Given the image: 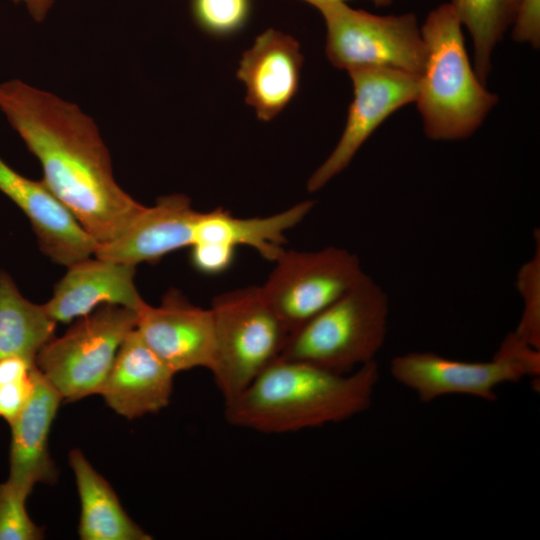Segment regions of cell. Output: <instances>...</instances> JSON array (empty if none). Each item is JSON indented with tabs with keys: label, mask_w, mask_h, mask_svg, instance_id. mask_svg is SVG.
<instances>
[{
	"label": "cell",
	"mask_w": 540,
	"mask_h": 540,
	"mask_svg": "<svg viewBox=\"0 0 540 540\" xmlns=\"http://www.w3.org/2000/svg\"><path fill=\"white\" fill-rule=\"evenodd\" d=\"M0 111L39 160L42 181L98 244L142 212L117 184L99 129L78 105L14 78L0 82Z\"/></svg>",
	"instance_id": "cell-1"
},
{
	"label": "cell",
	"mask_w": 540,
	"mask_h": 540,
	"mask_svg": "<svg viewBox=\"0 0 540 540\" xmlns=\"http://www.w3.org/2000/svg\"><path fill=\"white\" fill-rule=\"evenodd\" d=\"M379 379L375 360L346 374L279 358L224 402L229 424L280 434L346 420L370 403Z\"/></svg>",
	"instance_id": "cell-2"
},
{
	"label": "cell",
	"mask_w": 540,
	"mask_h": 540,
	"mask_svg": "<svg viewBox=\"0 0 540 540\" xmlns=\"http://www.w3.org/2000/svg\"><path fill=\"white\" fill-rule=\"evenodd\" d=\"M426 61L416 99L426 136L454 141L470 137L498 103L478 79L465 48L462 24L450 3L429 12L420 28Z\"/></svg>",
	"instance_id": "cell-3"
},
{
	"label": "cell",
	"mask_w": 540,
	"mask_h": 540,
	"mask_svg": "<svg viewBox=\"0 0 540 540\" xmlns=\"http://www.w3.org/2000/svg\"><path fill=\"white\" fill-rule=\"evenodd\" d=\"M388 296L366 273L343 296L292 331L280 358L346 374L375 360L384 344Z\"/></svg>",
	"instance_id": "cell-4"
},
{
	"label": "cell",
	"mask_w": 540,
	"mask_h": 540,
	"mask_svg": "<svg viewBox=\"0 0 540 540\" xmlns=\"http://www.w3.org/2000/svg\"><path fill=\"white\" fill-rule=\"evenodd\" d=\"M210 310L214 349L209 370L226 402L281 357L290 332L259 286L218 294Z\"/></svg>",
	"instance_id": "cell-5"
},
{
	"label": "cell",
	"mask_w": 540,
	"mask_h": 540,
	"mask_svg": "<svg viewBox=\"0 0 540 540\" xmlns=\"http://www.w3.org/2000/svg\"><path fill=\"white\" fill-rule=\"evenodd\" d=\"M137 311L102 305L76 319L60 337L51 338L38 352L35 365L58 391L72 402L99 394L127 335L136 328Z\"/></svg>",
	"instance_id": "cell-6"
},
{
	"label": "cell",
	"mask_w": 540,
	"mask_h": 540,
	"mask_svg": "<svg viewBox=\"0 0 540 540\" xmlns=\"http://www.w3.org/2000/svg\"><path fill=\"white\" fill-rule=\"evenodd\" d=\"M317 9L326 24V56L334 67L388 68L421 75L426 47L414 13L380 16L344 2Z\"/></svg>",
	"instance_id": "cell-7"
},
{
	"label": "cell",
	"mask_w": 540,
	"mask_h": 540,
	"mask_svg": "<svg viewBox=\"0 0 540 540\" xmlns=\"http://www.w3.org/2000/svg\"><path fill=\"white\" fill-rule=\"evenodd\" d=\"M390 371L423 402L449 394H468L492 401L500 384L539 376L540 350L512 332L489 361H460L432 352H411L395 357Z\"/></svg>",
	"instance_id": "cell-8"
},
{
	"label": "cell",
	"mask_w": 540,
	"mask_h": 540,
	"mask_svg": "<svg viewBox=\"0 0 540 540\" xmlns=\"http://www.w3.org/2000/svg\"><path fill=\"white\" fill-rule=\"evenodd\" d=\"M260 287L291 333L349 291L365 274L358 256L340 247L286 250Z\"/></svg>",
	"instance_id": "cell-9"
},
{
	"label": "cell",
	"mask_w": 540,
	"mask_h": 540,
	"mask_svg": "<svg viewBox=\"0 0 540 540\" xmlns=\"http://www.w3.org/2000/svg\"><path fill=\"white\" fill-rule=\"evenodd\" d=\"M353 100L342 136L327 159L313 172L307 190L316 192L342 172L372 133L395 111L415 102L420 76L377 67L348 71Z\"/></svg>",
	"instance_id": "cell-10"
},
{
	"label": "cell",
	"mask_w": 540,
	"mask_h": 540,
	"mask_svg": "<svg viewBox=\"0 0 540 540\" xmlns=\"http://www.w3.org/2000/svg\"><path fill=\"white\" fill-rule=\"evenodd\" d=\"M137 313L136 329L142 339L175 374L210 369L214 349L210 308L196 306L170 288L158 306L145 302Z\"/></svg>",
	"instance_id": "cell-11"
},
{
	"label": "cell",
	"mask_w": 540,
	"mask_h": 540,
	"mask_svg": "<svg viewBox=\"0 0 540 540\" xmlns=\"http://www.w3.org/2000/svg\"><path fill=\"white\" fill-rule=\"evenodd\" d=\"M0 191L29 219L40 249L66 267L95 254L98 243L41 181L29 179L0 158Z\"/></svg>",
	"instance_id": "cell-12"
},
{
	"label": "cell",
	"mask_w": 540,
	"mask_h": 540,
	"mask_svg": "<svg viewBox=\"0 0 540 540\" xmlns=\"http://www.w3.org/2000/svg\"><path fill=\"white\" fill-rule=\"evenodd\" d=\"M198 215L183 194L159 197L119 236L98 244L94 256L135 266L156 263L173 251L190 247Z\"/></svg>",
	"instance_id": "cell-13"
},
{
	"label": "cell",
	"mask_w": 540,
	"mask_h": 540,
	"mask_svg": "<svg viewBox=\"0 0 540 540\" xmlns=\"http://www.w3.org/2000/svg\"><path fill=\"white\" fill-rule=\"evenodd\" d=\"M302 65L299 42L272 28L243 53L237 78L244 83L246 103L254 108L259 120H272L295 97Z\"/></svg>",
	"instance_id": "cell-14"
},
{
	"label": "cell",
	"mask_w": 540,
	"mask_h": 540,
	"mask_svg": "<svg viewBox=\"0 0 540 540\" xmlns=\"http://www.w3.org/2000/svg\"><path fill=\"white\" fill-rule=\"evenodd\" d=\"M174 376L135 328L122 342L99 394L117 414L131 420L167 407Z\"/></svg>",
	"instance_id": "cell-15"
},
{
	"label": "cell",
	"mask_w": 540,
	"mask_h": 540,
	"mask_svg": "<svg viewBox=\"0 0 540 540\" xmlns=\"http://www.w3.org/2000/svg\"><path fill=\"white\" fill-rule=\"evenodd\" d=\"M135 272V265L88 257L68 266L44 306L56 322L62 323H70L106 304L138 312L145 301L135 286Z\"/></svg>",
	"instance_id": "cell-16"
},
{
	"label": "cell",
	"mask_w": 540,
	"mask_h": 540,
	"mask_svg": "<svg viewBox=\"0 0 540 540\" xmlns=\"http://www.w3.org/2000/svg\"><path fill=\"white\" fill-rule=\"evenodd\" d=\"M62 401L58 391L35 367L32 394L10 424L8 480L30 494L36 483L52 484L57 480V470L48 449V437Z\"/></svg>",
	"instance_id": "cell-17"
},
{
	"label": "cell",
	"mask_w": 540,
	"mask_h": 540,
	"mask_svg": "<svg viewBox=\"0 0 540 540\" xmlns=\"http://www.w3.org/2000/svg\"><path fill=\"white\" fill-rule=\"evenodd\" d=\"M313 207L314 202L306 200L270 216L251 218L234 217L221 207L199 212L192 243L214 242L233 249L248 246L274 262L285 249V232L298 225Z\"/></svg>",
	"instance_id": "cell-18"
},
{
	"label": "cell",
	"mask_w": 540,
	"mask_h": 540,
	"mask_svg": "<svg viewBox=\"0 0 540 540\" xmlns=\"http://www.w3.org/2000/svg\"><path fill=\"white\" fill-rule=\"evenodd\" d=\"M69 464L81 503L78 534L82 540H150L122 508L111 485L79 449L69 453Z\"/></svg>",
	"instance_id": "cell-19"
},
{
	"label": "cell",
	"mask_w": 540,
	"mask_h": 540,
	"mask_svg": "<svg viewBox=\"0 0 540 540\" xmlns=\"http://www.w3.org/2000/svg\"><path fill=\"white\" fill-rule=\"evenodd\" d=\"M56 323L44 304L23 297L10 275L0 270V359L20 356L35 362L55 336Z\"/></svg>",
	"instance_id": "cell-20"
},
{
	"label": "cell",
	"mask_w": 540,
	"mask_h": 540,
	"mask_svg": "<svg viewBox=\"0 0 540 540\" xmlns=\"http://www.w3.org/2000/svg\"><path fill=\"white\" fill-rule=\"evenodd\" d=\"M449 3L472 37L474 71L486 85L493 49L514 24L522 0H451Z\"/></svg>",
	"instance_id": "cell-21"
},
{
	"label": "cell",
	"mask_w": 540,
	"mask_h": 540,
	"mask_svg": "<svg viewBox=\"0 0 540 540\" xmlns=\"http://www.w3.org/2000/svg\"><path fill=\"white\" fill-rule=\"evenodd\" d=\"M535 252L519 269L516 287L524 309L514 333L530 346L540 350V235L535 231Z\"/></svg>",
	"instance_id": "cell-22"
},
{
	"label": "cell",
	"mask_w": 540,
	"mask_h": 540,
	"mask_svg": "<svg viewBox=\"0 0 540 540\" xmlns=\"http://www.w3.org/2000/svg\"><path fill=\"white\" fill-rule=\"evenodd\" d=\"M250 0H191V11L197 25L214 37L236 34L246 24Z\"/></svg>",
	"instance_id": "cell-23"
},
{
	"label": "cell",
	"mask_w": 540,
	"mask_h": 540,
	"mask_svg": "<svg viewBox=\"0 0 540 540\" xmlns=\"http://www.w3.org/2000/svg\"><path fill=\"white\" fill-rule=\"evenodd\" d=\"M29 495L9 480L0 484V540L44 538V530L31 520L26 511Z\"/></svg>",
	"instance_id": "cell-24"
},
{
	"label": "cell",
	"mask_w": 540,
	"mask_h": 540,
	"mask_svg": "<svg viewBox=\"0 0 540 540\" xmlns=\"http://www.w3.org/2000/svg\"><path fill=\"white\" fill-rule=\"evenodd\" d=\"M235 250L220 243L198 241L191 244L189 259L196 271L218 275L231 267Z\"/></svg>",
	"instance_id": "cell-25"
},
{
	"label": "cell",
	"mask_w": 540,
	"mask_h": 540,
	"mask_svg": "<svg viewBox=\"0 0 540 540\" xmlns=\"http://www.w3.org/2000/svg\"><path fill=\"white\" fill-rule=\"evenodd\" d=\"M35 367L28 376L0 385V417L9 425L21 413L32 394Z\"/></svg>",
	"instance_id": "cell-26"
},
{
	"label": "cell",
	"mask_w": 540,
	"mask_h": 540,
	"mask_svg": "<svg viewBox=\"0 0 540 540\" xmlns=\"http://www.w3.org/2000/svg\"><path fill=\"white\" fill-rule=\"evenodd\" d=\"M512 38L519 43L540 46V0H522L521 7L512 25Z\"/></svg>",
	"instance_id": "cell-27"
},
{
	"label": "cell",
	"mask_w": 540,
	"mask_h": 540,
	"mask_svg": "<svg viewBox=\"0 0 540 540\" xmlns=\"http://www.w3.org/2000/svg\"><path fill=\"white\" fill-rule=\"evenodd\" d=\"M16 4L23 5L30 16L36 22L45 20L47 14L54 5L55 0H12Z\"/></svg>",
	"instance_id": "cell-28"
},
{
	"label": "cell",
	"mask_w": 540,
	"mask_h": 540,
	"mask_svg": "<svg viewBox=\"0 0 540 540\" xmlns=\"http://www.w3.org/2000/svg\"><path fill=\"white\" fill-rule=\"evenodd\" d=\"M302 1H305L309 3L310 5H313L314 7L317 8L318 6L322 4L344 2L345 0H302ZM372 1L376 7H387V6H390L394 0H372Z\"/></svg>",
	"instance_id": "cell-29"
}]
</instances>
